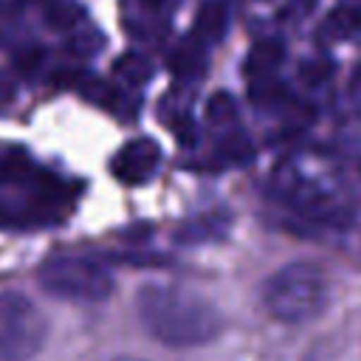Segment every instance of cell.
I'll use <instances>...</instances> for the list:
<instances>
[{"label":"cell","instance_id":"6da1fadb","mask_svg":"<svg viewBox=\"0 0 361 361\" xmlns=\"http://www.w3.org/2000/svg\"><path fill=\"white\" fill-rule=\"evenodd\" d=\"M135 313L141 327L166 347H200L223 330L220 310L209 299L164 282H149L138 290Z\"/></svg>","mask_w":361,"mask_h":361},{"label":"cell","instance_id":"7a4b0ae2","mask_svg":"<svg viewBox=\"0 0 361 361\" xmlns=\"http://www.w3.org/2000/svg\"><path fill=\"white\" fill-rule=\"evenodd\" d=\"M262 305L276 322H310L327 305V276L316 262H288L265 279Z\"/></svg>","mask_w":361,"mask_h":361},{"label":"cell","instance_id":"3957f363","mask_svg":"<svg viewBox=\"0 0 361 361\" xmlns=\"http://www.w3.org/2000/svg\"><path fill=\"white\" fill-rule=\"evenodd\" d=\"M37 276L45 293L79 305L104 302L116 288L110 268L85 254H56L39 265Z\"/></svg>","mask_w":361,"mask_h":361},{"label":"cell","instance_id":"277c9868","mask_svg":"<svg viewBox=\"0 0 361 361\" xmlns=\"http://www.w3.org/2000/svg\"><path fill=\"white\" fill-rule=\"evenodd\" d=\"M48 336L42 310L17 290L0 293V361H31Z\"/></svg>","mask_w":361,"mask_h":361},{"label":"cell","instance_id":"5b68a950","mask_svg":"<svg viewBox=\"0 0 361 361\" xmlns=\"http://www.w3.org/2000/svg\"><path fill=\"white\" fill-rule=\"evenodd\" d=\"M161 164V147L152 138H135L118 149L110 169L121 183H144Z\"/></svg>","mask_w":361,"mask_h":361},{"label":"cell","instance_id":"8992f818","mask_svg":"<svg viewBox=\"0 0 361 361\" xmlns=\"http://www.w3.org/2000/svg\"><path fill=\"white\" fill-rule=\"evenodd\" d=\"M282 56H285L282 42H276V39H262V42H257V45L251 48V54H248V59H245V73L254 76V79L268 76V73L282 62Z\"/></svg>","mask_w":361,"mask_h":361},{"label":"cell","instance_id":"52a82bcc","mask_svg":"<svg viewBox=\"0 0 361 361\" xmlns=\"http://www.w3.org/2000/svg\"><path fill=\"white\" fill-rule=\"evenodd\" d=\"M226 31V8L223 3H206L195 20V34L209 39V42H217Z\"/></svg>","mask_w":361,"mask_h":361},{"label":"cell","instance_id":"ba28073f","mask_svg":"<svg viewBox=\"0 0 361 361\" xmlns=\"http://www.w3.org/2000/svg\"><path fill=\"white\" fill-rule=\"evenodd\" d=\"M113 73L118 79H124L127 85H144L152 76V65H149V59H144L138 54H124L113 62Z\"/></svg>","mask_w":361,"mask_h":361},{"label":"cell","instance_id":"9c48e42d","mask_svg":"<svg viewBox=\"0 0 361 361\" xmlns=\"http://www.w3.org/2000/svg\"><path fill=\"white\" fill-rule=\"evenodd\" d=\"M169 68H172L175 73H180V76H195V73H200V71L206 68V59H203V51L197 48V42H183V45L172 54Z\"/></svg>","mask_w":361,"mask_h":361},{"label":"cell","instance_id":"30bf717a","mask_svg":"<svg viewBox=\"0 0 361 361\" xmlns=\"http://www.w3.org/2000/svg\"><path fill=\"white\" fill-rule=\"evenodd\" d=\"M79 20H82V6H76V3H68V6H51V8L45 11V23H48L51 28H59V31L73 28Z\"/></svg>","mask_w":361,"mask_h":361},{"label":"cell","instance_id":"8fae6325","mask_svg":"<svg viewBox=\"0 0 361 361\" xmlns=\"http://www.w3.org/2000/svg\"><path fill=\"white\" fill-rule=\"evenodd\" d=\"M336 71V65L330 59H310V62H302L299 65V76L307 82V85H322L324 79H330Z\"/></svg>","mask_w":361,"mask_h":361},{"label":"cell","instance_id":"7c38bea8","mask_svg":"<svg viewBox=\"0 0 361 361\" xmlns=\"http://www.w3.org/2000/svg\"><path fill=\"white\" fill-rule=\"evenodd\" d=\"M327 25L336 28L338 34H347V31L361 28V8H336L327 17Z\"/></svg>","mask_w":361,"mask_h":361},{"label":"cell","instance_id":"4fadbf2b","mask_svg":"<svg viewBox=\"0 0 361 361\" xmlns=\"http://www.w3.org/2000/svg\"><path fill=\"white\" fill-rule=\"evenodd\" d=\"M206 113H209V118H212V121L223 124V121H231L237 110H234V102H231V96H228V93H214V96H212V102H209V107H206Z\"/></svg>","mask_w":361,"mask_h":361},{"label":"cell","instance_id":"5bb4252c","mask_svg":"<svg viewBox=\"0 0 361 361\" xmlns=\"http://www.w3.org/2000/svg\"><path fill=\"white\" fill-rule=\"evenodd\" d=\"M11 93H14V87H11V82H8L6 76H0V104H3L6 99H11Z\"/></svg>","mask_w":361,"mask_h":361},{"label":"cell","instance_id":"9a60e30c","mask_svg":"<svg viewBox=\"0 0 361 361\" xmlns=\"http://www.w3.org/2000/svg\"><path fill=\"white\" fill-rule=\"evenodd\" d=\"M353 87L355 90H361V65L355 68V73H353Z\"/></svg>","mask_w":361,"mask_h":361},{"label":"cell","instance_id":"2e32d148","mask_svg":"<svg viewBox=\"0 0 361 361\" xmlns=\"http://www.w3.org/2000/svg\"><path fill=\"white\" fill-rule=\"evenodd\" d=\"M144 3H149V6H158V3H161V0H144Z\"/></svg>","mask_w":361,"mask_h":361},{"label":"cell","instance_id":"e0dca14e","mask_svg":"<svg viewBox=\"0 0 361 361\" xmlns=\"http://www.w3.org/2000/svg\"><path fill=\"white\" fill-rule=\"evenodd\" d=\"M116 361H141V358H116Z\"/></svg>","mask_w":361,"mask_h":361}]
</instances>
